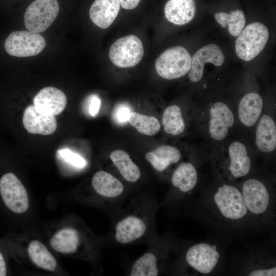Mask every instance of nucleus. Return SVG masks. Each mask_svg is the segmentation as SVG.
<instances>
[{"label": "nucleus", "instance_id": "17", "mask_svg": "<svg viewBox=\"0 0 276 276\" xmlns=\"http://www.w3.org/2000/svg\"><path fill=\"white\" fill-rule=\"evenodd\" d=\"M239 273L249 276H275V258L266 251L252 252L243 261Z\"/></svg>", "mask_w": 276, "mask_h": 276}, {"label": "nucleus", "instance_id": "26", "mask_svg": "<svg viewBox=\"0 0 276 276\" xmlns=\"http://www.w3.org/2000/svg\"><path fill=\"white\" fill-rule=\"evenodd\" d=\"M109 157L124 179L132 183L139 180L141 176V170L126 152L116 150L110 153Z\"/></svg>", "mask_w": 276, "mask_h": 276}, {"label": "nucleus", "instance_id": "2", "mask_svg": "<svg viewBox=\"0 0 276 276\" xmlns=\"http://www.w3.org/2000/svg\"><path fill=\"white\" fill-rule=\"evenodd\" d=\"M158 209L156 201L149 196L139 195L131 199L114 222V241L122 245L151 242L158 236L155 228Z\"/></svg>", "mask_w": 276, "mask_h": 276}, {"label": "nucleus", "instance_id": "33", "mask_svg": "<svg viewBox=\"0 0 276 276\" xmlns=\"http://www.w3.org/2000/svg\"><path fill=\"white\" fill-rule=\"evenodd\" d=\"M130 112L128 107L125 106H122L117 109L116 113L117 120L120 123H124L128 121Z\"/></svg>", "mask_w": 276, "mask_h": 276}, {"label": "nucleus", "instance_id": "14", "mask_svg": "<svg viewBox=\"0 0 276 276\" xmlns=\"http://www.w3.org/2000/svg\"><path fill=\"white\" fill-rule=\"evenodd\" d=\"M198 176L196 166L193 163L187 162L180 164L171 178L175 192L165 197L164 202L175 201L191 194L197 187Z\"/></svg>", "mask_w": 276, "mask_h": 276}, {"label": "nucleus", "instance_id": "20", "mask_svg": "<svg viewBox=\"0 0 276 276\" xmlns=\"http://www.w3.org/2000/svg\"><path fill=\"white\" fill-rule=\"evenodd\" d=\"M255 143L258 150L264 154L274 152L276 148V125L272 117L268 114L261 115L257 123Z\"/></svg>", "mask_w": 276, "mask_h": 276}, {"label": "nucleus", "instance_id": "4", "mask_svg": "<svg viewBox=\"0 0 276 276\" xmlns=\"http://www.w3.org/2000/svg\"><path fill=\"white\" fill-rule=\"evenodd\" d=\"M224 263L225 254L219 244L198 242L180 253L174 270L181 274L212 275L219 272Z\"/></svg>", "mask_w": 276, "mask_h": 276}, {"label": "nucleus", "instance_id": "18", "mask_svg": "<svg viewBox=\"0 0 276 276\" xmlns=\"http://www.w3.org/2000/svg\"><path fill=\"white\" fill-rule=\"evenodd\" d=\"M22 123L27 131L32 134L50 135L57 128L55 116L38 111L34 105H29L25 110Z\"/></svg>", "mask_w": 276, "mask_h": 276}, {"label": "nucleus", "instance_id": "31", "mask_svg": "<svg viewBox=\"0 0 276 276\" xmlns=\"http://www.w3.org/2000/svg\"><path fill=\"white\" fill-rule=\"evenodd\" d=\"M57 154L66 162L76 168H82L86 165V162L84 158L68 149H60L57 151Z\"/></svg>", "mask_w": 276, "mask_h": 276}, {"label": "nucleus", "instance_id": "22", "mask_svg": "<svg viewBox=\"0 0 276 276\" xmlns=\"http://www.w3.org/2000/svg\"><path fill=\"white\" fill-rule=\"evenodd\" d=\"M120 0H95L89 11L93 22L102 29H107L113 22L120 10Z\"/></svg>", "mask_w": 276, "mask_h": 276}, {"label": "nucleus", "instance_id": "16", "mask_svg": "<svg viewBox=\"0 0 276 276\" xmlns=\"http://www.w3.org/2000/svg\"><path fill=\"white\" fill-rule=\"evenodd\" d=\"M225 60L223 53L216 44L211 43L196 51L191 57L189 78L193 82L201 80L205 63H211L217 66L223 64Z\"/></svg>", "mask_w": 276, "mask_h": 276}, {"label": "nucleus", "instance_id": "27", "mask_svg": "<svg viewBox=\"0 0 276 276\" xmlns=\"http://www.w3.org/2000/svg\"><path fill=\"white\" fill-rule=\"evenodd\" d=\"M164 131L172 135H178L185 130L186 125L181 108L177 105L167 107L162 116Z\"/></svg>", "mask_w": 276, "mask_h": 276}, {"label": "nucleus", "instance_id": "10", "mask_svg": "<svg viewBox=\"0 0 276 276\" xmlns=\"http://www.w3.org/2000/svg\"><path fill=\"white\" fill-rule=\"evenodd\" d=\"M59 12V5L57 0H36L25 12V27L32 32H42L52 24Z\"/></svg>", "mask_w": 276, "mask_h": 276}, {"label": "nucleus", "instance_id": "29", "mask_svg": "<svg viewBox=\"0 0 276 276\" xmlns=\"http://www.w3.org/2000/svg\"><path fill=\"white\" fill-rule=\"evenodd\" d=\"M214 17L221 27L228 26L229 34L233 36H238L243 29L246 22L244 12L236 10L230 13L221 12L216 13Z\"/></svg>", "mask_w": 276, "mask_h": 276}, {"label": "nucleus", "instance_id": "34", "mask_svg": "<svg viewBox=\"0 0 276 276\" xmlns=\"http://www.w3.org/2000/svg\"><path fill=\"white\" fill-rule=\"evenodd\" d=\"M140 1L141 0H120L121 6L126 10H132L135 8Z\"/></svg>", "mask_w": 276, "mask_h": 276}, {"label": "nucleus", "instance_id": "15", "mask_svg": "<svg viewBox=\"0 0 276 276\" xmlns=\"http://www.w3.org/2000/svg\"><path fill=\"white\" fill-rule=\"evenodd\" d=\"M208 131L211 138L216 142L225 139L235 123L234 113L222 102H216L209 110Z\"/></svg>", "mask_w": 276, "mask_h": 276}, {"label": "nucleus", "instance_id": "23", "mask_svg": "<svg viewBox=\"0 0 276 276\" xmlns=\"http://www.w3.org/2000/svg\"><path fill=\"white\" fill-rule=\"evenodd\" d=\"M165 15L170 22L179 26L190 22L196 13L194 0H169L164 9Z\"/></svg>", "mask_w": 276, "mask_h": 276}, {"label": "nucleus", "instance_id": "9", "mask_svg": "<svg viewBox=\"0 0 276 276\" xmlns=\"http://www.w3.org/2000/svg\"><path fill=\"white\" fill-rule=\"evenodd\" d=\"M144 54L143 43L139 38L128 35L119 38L111 44L109 57L116 66L128 68L139 63Z\"/></svg>", "mask_w": 276, "mask_h": 276}, {"label": "nucleus", "instance_id": "12", "mask_svg": "<svg viewBox=\"0 0 276 276\" xmlns=\"http://www.w3.org/2000/svg\"><path fill=\"white\" fill-rule=\"evenodd\" d=\"M0 195L5 205L13 213L27 211L29 203L27 190L13 173L6 172L1 176Z\"/></svg>", "mask_w": 276, "mask_h": 276}, {"label": "nucleus", "instance_id": "8", "mask_svg": "<svg viewBox=\"0 0 276 276\" xmlns=\"http://www.w3.org/2000/svg\"><path fill=\"white\" fill-rule=\"evenodd\" d=\"M269 37V31L263 24L255 22L249 24L236 40V55L243 60H251L264 49Z\"/></svg>", "mask_w": 276, "mask_h": 276}, {"label": "nucleus", "instance_id": "7", "mask_svg": "<svg viewBox=\"0 0 276 276\" xmlns=\"http://www.w3.org/2000/svg\"><path fill=\"white\" fill-rule=\"evenodd\" d=\"M191 65V56L182 46L167 49L155 61L156 73L167 80L176 79L185 76L189 72Z\"/></svg>", "mask_w": 276, "mask_h": 276}, {"label": "nucleus", "instance_id": "30", "mask_svg": "<svg viewBox=\"0 0 276 276\" xmlns=\"http://www.w3.org/2000/svg\"><path fill=\"white\" fill-rule=\"evenodd\" d=\"M128 122L139 132L149 136L156 134L161 127L156 118L136 112H130Z\"/></svg>", "mask_w": 276, "mask_h": 276}, {"label": "nucleus", "instance_id": "6", "mask_svg": "<svg viewBox=\"0 0 276 276\" xmlns=\"http://www.w3.org/2000/svg\"><path fill=\"white\" fill-rule=\"evenodd\" d=\"M149 243L150 248L132 264L129 275L157 276L174 270L175 262L171 256L178 250L174 239L168 235H158Z\"/></svg>", "mask_w": 276, "mask_h": 276}, {"label": "nucleus", "instance_id": "35", "mask_svg": "<svg viewBox=\"0 0 276 276\" xmlns=\"http://www.w3.org/2000/svg\"><path fill=\"white\" fill-rule=\"evenodd\" d=\"M7 269L5 259L3 254L0 252V276L7 275Z\"/></svg>", "mask_w": 276, "mask_h": 276}, {"label": "nucleus", "instance_id": "5", "mask_svg": "<svg viewBox=\"0 0 276 276\" xmlns=\"http://www.w3.org/2000/svg\"><path fill=\"white\" fill-rule=\"evenodd\" d=\"M213 169L222 180L239 184L251 174L254 160L245 144L234 141L223 147L212 158Z\"/></svg>", "mask_w": 276, "mask_h": 276}, {"label": "nucleus", "instance_id": "24", "mask_svg": "<svg viewBox=\"0 0 276 276\" xmlns=\"http://www.w3.org/2000/svg\"><path fill=\"white\" fill-rule=\"evenodd\" d=\"M181 157V152L177 148L168 145L159 146L145 155L147 161L156 171L160 172L178 163Z\"/></svg>", "mask_w": 276, "mask_h": 276}, {"label": "nucleus", "instance_id": "25", "mask_svg": "<svg viewBox=\"0 0 276 276\" xmlns=\"http://www.w3.org/2000/svg\"><path fill=\"white\" fill-rule=\"evenodd\" d=\"M82 242L81 233L76 228L66 227L56 232L50 240L53 249L62 254H74L80 247Z\"/></svg>", "mask_w": 276, "mask_h": 276}, {"label": "nucleus", "instance_id": "21", "mask_svg": "<svg viewBox=\"0 0 276 276\" xmlns=\"http://www.w3.org/2000/svg\"><path fill=\"white\" fill-rule=\"evenodd\" d=\"M263 101L254 92L245 94L240 100L237 109L238 119L245 127L255 126L262 115Z\"/></svg>", "mask_w": 276, "mask_h": 276}, {"label": "nucleus", "instance_id": "32", "mask_svg": "<svg viewBox=\"0 0 276 276\" xmlns=\"http://www.w3.org/2000/svg\"><path fill=\"white\" fill-rule=\"evenodd\" d=\"M88 111L91 116H95L98 113L101 104L100 98L96 95H91L89 98Z\"/></svg>", "mask_w": 276, "mask_h": 276}, {"label": "nucleus", "instance_id": "3", "mask_svg": "<svg viewBox=\"0 0 276 276\" xmlns=\"http://www.w3.org/2000/svg\"><path fill=\"white\" fill-rule=\"evenodd\" d=\"M245 205L262 226L273 229L275 224V195L269 182L251 174L238 184Z\"/></svg>", "mask_w": 276, "mask_h": 276}, {"label": "nucleus", "instance_id": "11", "mask_svg": "<svg viewBox=\"0 0 276 276\" xmlns=\"http://www.w3.org/2000/svg\"><path fill=\"white\" fill-rule=\"evenodd\" d=\"M45 45L46 42L42 36L28 31H13L7 36L4 42L7 53L17 57L37 55Z\"/></svg>", "mask_w": 276, "mask_h": 276}, {"label": "nucleus", "instance_id": "28", "mask_svg": "<svg viewBox=\"0 0 276 276\" xmlns=\"http://www.w3.org/2000/svg\"><path fill=\"white\" fill-rule=\"evenodd\" d=\"M28 252L32 261L38 267L51 271L56 269L57 262L55 258L40 241H32L29 244Z\"/></svg>", "mask_w": 276, "mask_h": 276}, {"label": "nucleus", "instance_id": "13", "mask_svg": "<svg viewBox=\"0 0 276 276\" xmlns=\"http://www.w3.org/2000/svg\"><path fill=\"white\" fill-rule=\"evenodd\" d=\"M91 184L94 191L108 207L118 204L126 196L123 183L105 171L96 172Z\"/></svg>", "mask_w": 276, "mask_h": 276}, {"label": "nucleus", "instance_id": "19", "mask_svg": "<svg viewBox=\"0 0 276 276\" xmlns=\"http://www.w3.org/2000/svg\"><path fill=\"white\" fill-rule=\"evenodd\" d=\"M33 102L38 111L55 116L65 109L67 98L60 89L49 86L43 88L36 94Z\"/></svg>", "mask_w": 276, "mask_h": 276}, {"label": "nucleus", "instance_id": "1", "mask_svg": "<svg viewBox=\"0 0 276 276\" xmlns=\"http://www.w3.org/2000/svg\"><path fill=\"white\" fill-rule=\"evenodd\" d=\"M219 179L198 195L192 208L195 219L224 239L242 237L262 229L248 212L239 186Z\"/></svg>", "mask_w": 276, "mask_h": 276}]
</instances>
